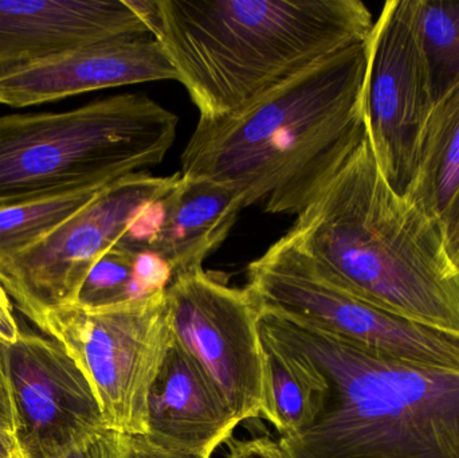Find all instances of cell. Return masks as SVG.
I'll return each instance as SVG.
<instances>
[{
  "mask_svg": "<svg viewBox=\"0 0 459 458\" xmlns=\"http://www.w3.org/2000/svg\"><path fill=\"white\" fill-rule=\"evenodd\" d=\"M367 46L324 59L239 112L199 117L180 174L229 186L245 207L299 214L366 137Z\"/></svg>",
  "mask_w": 459,
  "mask_h": 458,
  "instance_id": "obj_1",
  "label": "cell"
},
{
  "mask_svg": "<svg viewBox=\"0 0 459 458\" xmlns=\"http://www.w3.org/2000/svg\"><path fill=\"white\" fill-rule=\"evenodd\" d=\"M285 236L345 292L459 333V271L441 222L388 185L367 134Z\"/></svg>",
  "mask_w": 459,
  "mask_h": 458,
  "instance_id": "obj_2",
  "label": "cell"
},
{
  "mask_svg": "<svg viewBox=\"0 0 459 458\" xmlns=\"http://www.w3.org/2000/svg\"><path fill=\"white\" fill-rule=\"evenodd\" d=\"M152 37L199 117L239 112L324 59L368 39L360 0H142Z\"/></svg>",
  "mask_w": 459,
  "mask_h": 458,
  "instance_id": "obj_3",
  "label": "cell"
},
{
  "mask_svg": "<svg viewBox=\"0 0 459 458\" xmlns=\"http://www.w3.org/2000/svg\"><path fill=\"white\" fill-rule=\"evenodd\" d=\"M259 335L321 382L315 419L280 437L285 458H459V371L383 357L261 311Z\"/></svg>",
  "mask_w": 459,
  "mask_h": 458,
  "instance_id": "obj_4",
  "label": "cell"
},
{
  "mask_svg": "<svg viewBox=\"0 0 459 458\" xmlns=\"http://www.w3.org/2000/svg\"><path fill=\"white\" fill-rule=\"evenodd\" d=\"M179 118L142 93L0 117V209L100 190L161 163Z\"/></svg>",
  "mask_w": 459,
  "mask_h": 458,
  "instance_id": "obj_5",
  "label": "cell"
},
{
  "mask_svg": "<svg viewBox=\"0 0 459 458\" xmlns=\"http://www.w3.org/2000/svg\"><path fill=\"white\" fill-rule=\"evenodd\" d=\"M246 289L259 311L312 325L399 362L459 371V333L412 322L345 292L286 236L248 265Z\"/></svg>",
  "mask_w": 459,
  "mask_h": 458,
  "instance_id": "obj_6",
  "label": "cell"
},
{
  "mask_svg": "<svg viewBox=\"0 0 459 458\" xmlns=\"http://www.w3.org/2000/svg\"><path fill=\"white\" fill-rule=\"evenodd\" d=\"M42 333L64 344L91 382L108 429L147 433L148 398L174 341L166 293L109 308L50 312Z\"/></svg>",
  "mask_w": 459,
  "mask_h": 458,
  "instance_id": "obj_7",
  "label": "cell"
},
{
  "mask_svg": "<svg viewBox=\"0 0 459 458\" xmlns=\"http://www.w3.org/2000/svg\"><path fill=\"white\" fill-rule=\"evenodd\" d=\"M179 177H123L34 246L0 264V284L13 304L39 330L50 312L77 304L89 272L120 242L137 210L169 193Z\"/></svg>",
  "mask_w": 459,
  "mask_h": 458,
  "instance_id": "obj_8",
  "label": "cell"
},
{
  "mask_svg": "<svg viewBox=\"0 0 459 458\" xmlns=\"http://www.w3.org/2000/svg\"><path fill=\"white\" fill-rule=\"evenodd\" d=\"M175 341L204 368L239 422L262 417L264 355L259 308L246 289L204 269L166 290Z\"/></svg>",
  "mask_w": 459,
  "mask_h": 458,
  "instance_id": "obj_9",
  "label": "cell"
},
{
  "mask_svg": "<svg viewBox=\"0 0 459 458\" xmlns=\"http://www.w3.org/2000/svg\"><path fill=\"white\" fill-rule=\"evenodd\" d=\"M367 46L364 121L377 167L406 196L433 109L417 30L415 0H388Z\"/></svg>",
  "mask_w": 459,
  "mask_h": 458,
  "instance_id": "obj_10",
  "label": "cell"
},
{
  "mask_svg": "<svg viewBox=\"0 0 459 458\" xmlns=\"http://www.w3.org/2000/svg\"><path fill=\"white\" fill-rule=\"evenodd\" d=\"M5 351L16 437L26 458H64L108 429L91 382L61 341L21 333Z\"/></svg>",
  "mask_w": 459,
  "mask_h": 458,
  "instance_id": "obj_11",
  "label": "cell"
},
{
  "mask_svg": "<svg viewBox=\"0 0 459 458\" xmlns=\"http://www.w3.org/2000/svg\"><path fill=\"white\" fill-rule=\"evenodd\" d=\"M178 81L151 34L126 35L82 46L34 64L0 70V104L31 107L101 89Z\"/></svg>",
  "mask_w": 459,
  "mask_h": 458,
  "instance_id": "obj_12",
  "label": "cell"
},
{
  "mask_svg": "<svg viewBox=\"0 0 459 458\" xmlns=\"http://www.w3.org/2000/svg\"><path fill=\"white\" fill-rule=\"evenodd\" d=\"M143 34L151 31L137 0H4L0 2V70Z\"/></svg>",
  "mask_w": 459,
  "mask_h": 458,
  "instance_id": "obj_13",
  "label": "cell"
},
{
  "mask_svg": "<svg viewBox=\"0 0 459 458\" xmlns=\"http://www.w3.org/2000/svg\"><path fill=\"white\" fill-rule=\"evenodd\" d=\"M240 422L204 368L172 341L148 398V443L201 458L231 440Z\"/></svg>",
  "mask_w": 459,
  "mask_h": 458,
  "instance_id": "obj_14",
  "label": "cell"
},
{
  "mask_svg": "<svg viewBox=\"0 0 459 458\" xmlns=\"http://www.w3.org/2000/svg\"><path fill=\"white\" fill-rule=\"evenodd\" d=\"M243 209L242 196L229 186L180 174L167 194L163 225L150 250L169 264L174 279L202 271L206 258L222 246Z\"/></svg>",
  "mask_w": 459,
  "mask_h": 458,
  "instance_id": "obj_15",
  "label": "cell"
},
{
  "mask_svg": "<svg viewBox=\"0 0 459 458\" xmlns=\"http://www.w3.org/2000/svg\"><path fill=\"white\" fill-rule=\"evenodd\" d=\"M459 188V83L433 105L406 198L441 222Z\"/></svg>",
  "mask_w": 459,
  "mask_h": 458,
  "instance_id": "obj_16",
  "label": "cell"
},
{
  "mask_svg": "<svg viewBox=\"0 0 459 458\" xmlns=\"http://www.w3.org/2000/svg\"><path fill=\"white\" fill-rule=\"evenodd\" d=\"M264 355L262 417L274 425L281 437L310 424L320 405L323 386L316 374L293 355L262 338Z\"/></svg>",
  "mask_w": 459,
  "mask_h": 458,
  "instance_id": "obj_17",
  "label": "cell"
},
{
  "mask_svg": "<svg viewBox=\"0 0 459 458\" xmlns=\"http://www.w3.org/2000/svg\"><path fill=\"white\" fill-rule=\"evenodd\" d=\"M415 10L434 105L459 83V0H415Z\"/></svg>",
  "mask_w": 459,
  "mask_h": 458,
  "instance_id": "obj_18",
  "label": "cell"
},
{
  "mask_svg": "<svg viewBox=\"0 0 459 458\" xmlns=\"http://www.w3.org/2000/svg\"><path fill=\"white\" fill-rule=\"evenodd\" d=\"M101 190L75 191L0 209V264L34 246Z\"/></svg>",
  "mask_w": 459,
  "mask_h": 458,
  "instance_id": "obj_19",
  "label": "cell"
},
{
  "mask_svg": "<svg viewBox=\"0 0 459 458\" xmlns=\"http://www.w3.org/2000/svg\"><path fill=\"white\" fill-rule=\"evenodd\" d=\"M134 257V252L120 242L108 250L89 272L77 306L101 309L131 303Z\"/></svg>",
  "mask_w": 459,
  "mask_h": 458,
  "instance_id": "obj_20",
  "label": "cell"
},
{
  "mask_svg": "<svg viewBox=\"0 0 459 458\" xmlns=\"http://www.w3.org/2000/svg\"><path fill=\"white\" fill-rule=\"evenodd\" d=\"M174 281V271L158 253L144 250L134 253L132 271V301L148 300L166 293Z\"/></svg>",
  "mask_w": 459,
  "mask_h": 458,
  "instance_id": "obj_21",
  "label": "cell"
},
{
  "mask_svg": "<svg viewBox=\"0 0 459 458\" xmlns=\"http://www.w3.org/2000/svg\"><path fill=\"white\" fill-rule=\"evenodd\" d=\"M0 429L10 430L16 435L15 409L11 392L5 343L0 341Z\"/></svg>",
  "mask_w": 459,
  "mask_h": 458,
  "instance_id": "obj_22",
  "label": "cell"
},
{
  "mask_svg": "<svg viewBox=\"0 0 459 458\" xmlns=\"http://www.w3.org/2000/svg\"><path fill=\"white\" fill-rule=\"evenodd\" d=\"M228 458H285L278 443L267 437L230 440Z\"/></svg>",
  "mask_w": 459,
  "mask_h": 458,
  "instance_id": "obj_23",
  "label": "cell"
},
{
  "mask_svg": "<svg viewBox=\"0 0 459 458\" xmlns=\"http://www.w3.org/2000/svg\"><path fill=\"white\" fill-rule=\"evenodd\" d=\"M441 226L450 260L459 271V188L442 215Z\"/></svg>",
  "mask_w": 459,
  "mask_h": 458,
  "instance_id": "obj_24",
  "label": "cell"
},
{
  "mask_svg": "<svg viewBox=\"0 0 459 458\" xmlns=\"http://www.w3.org/2000/svg\"><path fill=\"white\" fill-rule=\"evenodd\" d=\"M13 309V301L0 284V341L5 344L16 341L22 333Z\"/></svg>",
  "mask_w": 459,
  "mask_h": 458,
  "instance_id": "obj_25",
  "label": "cell"
},
{
  "mask_svg": "<svg viewBox=\"0 0 459 458\" xmlns=\"http://www.w3.org/2000/svg\"><path fill=\"white\" fill-rule=\"evenodd\" d=\"M126 458H201L195 456H187V454H175V452L166 451L159 448L153 444L148 443L144 437L128 438V451Z\"/></svg>",
  "mask_w": 459,
  "mask_h": 458,
  "instance_id": "obj_26",
  "label": "cell"
},
{
  "mask_svg": "<svg viewBox=\"0 0 459 458\" xmlns=\"http://www.w3.org/2000/svg\"><path fill=\"white\" fill-rule=\"evenodd\" d=\"M0 458H26L15 433L0 429Z\"/></svg>",
  "mask_w": 459,
  "mask_h": 458,
  "instance_id": "obj_27",
  "label": "cell"
}]
</instances>
